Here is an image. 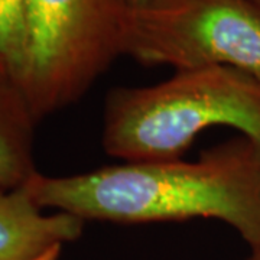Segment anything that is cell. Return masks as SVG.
I'll return each instance as SVG.
<instances>
[{
  "mask_svg": "<svg viewBox=\"0 0 260 260\" xmlns=\"http://www.w3.org/2000/svg\"><path fill=\"white\" fill-rule=\"evenodd\" d=\"M37 123L18 84L0 74V189L20 188L38 172Z\"/></svg>",
  "mask_w": 260,
  "mask_h": 260,
  "instance_id": "obj_6",
  "label": "cell"
},
{
  "mask_svg": "<svg viewBox=\"0 0 260 260\" xmlns=\"http://www.w3.org/2000/svg\"><path fill=\"white\" fill-rule=\"evenodd\" d=\"M123 55L179 71L232 67L260 80V5L251 0H146L130 6Z\"/></svg>",
  "mask_w": 260,
  "mask_h": 260,
  "instance_id": "obj_4",
  "label": "cell"
},
{
  "mask_svg": "<svg viewBox=\"0 0 260 260\" xmlns=\"http://www.w3.org/2000/svg\"><path fill=\"white\" fill-rule=\"evenodd\" d=\"M251 2H254V3H257V5H260V0H251Z\"/></svg>",
  "mask_w": 260,
  "mask_h": 260,
  "instance_id": "obj_10",
  "label": "cell"
},
{
  "mask_svg": "<svg viewBox=\"0 0 260 260\" xmlns=\"http://www.w3.org/2000/svg\"><path fill=\"white\" fill-rule=\"evenodd\" d=\"M84 224L70 214H47L25 186L0 189V260H55L83 234Z\"/></svg>",
  "mask_w": 260,
  "mask_h": 260,
  "instance_id": "obj_5",
  "label": "cell"
},
{
  "mask_svg": "<svg viewBox=\"0 0 260 260\" xmlns=\"http://www.w3.org/2000/svg\"><path fill=\"white\" fill-rule=\"evenodd\" d=\"M26 44V0H0V74L19 85Z\"/></svg>",
  "mask_w": 260,
  "mask_h": 260,
  "instance_id": "obj_7",
  "label": "cell"
},
{
  "mask_svg": "<svg viewBox=\"0 0 260 260\" xmlns=\"http://www.w3.org/2000/svg\"><path fill=\"white\" fill-rule=\"evenodd\" d=\"M146 0H129L130 6H139L142 3H145Z\"/></svg>",
  "mask_w": 260,
  "mask_h": 260,
  "instance_id": "obj_9",
  "label": "cell"
},
{
  "mask_svg": "<svg viewBox=\"0 0 260 260\" xmlns=\"http://www.w3.org/2000/svg\"><path fill=\"white\" fill-rule=\"evenodd\" d=\"M243 260H260V244L256 247L249 249V254Z\"/></svg>",
  "mask_w": 260,
  "mask_h": 260,
  "instance_id": "obj_8",
  "label": "cell"
},
{
  "mask_svg": "<svg viewBox=\"0 0 260 260\" xmlns=\"http://www.w3.org/2000/svg\"><path fill=\"white\" fill-rule=\"evenodd\" d=\"M237 130L260 150V80L232 67L179 71L145 87L112 90L103 148L121 162L179 159L198 135Z\"/></svg>",
  "mask_w": 260,
  "mask_h": 260,
  "instance_id": "obj_2",
  "label": "cell"
},
{
  "mask_svg": "<svg viewBox=\"0 0 260 260\" xmlns=\"http://www.w3.org/2000/svg\"><path fill=\"white\" fill-rule=\"evenodd\" d=\"M129 0H26L19 88L37 121L77 103L123 55Z\"/></svg>",
  "mask_w": 260,
  "mask_h": 260,
  "instance_id": "obj_3",
  "label": "cell"
},
{
  "mask_svg": "<svg viewBox=\"0 0 260 260\" xmlns=\"http://www.w3.org/2000/svg\"><path fill=\"white\" fill-rule=\"evenodd\" d=\"M23 186L41 208L84 223L213 218L230 225L249 249L260 244V150L242 135L195 160L121 162L67 177L37 172Z\"/></svg>",
  "mask_w": 260,
  "mask_h": 260,
  "instance_id": "obj_1",
  "label": "cell"
}]
</instances>
